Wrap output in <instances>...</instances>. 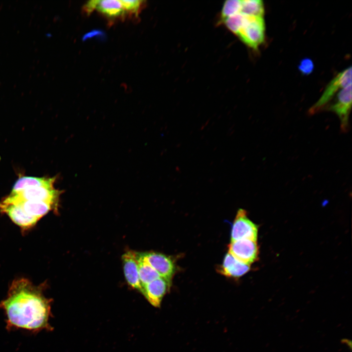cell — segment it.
<instances>
[{"instance_id":"ac0fdd59","label":"cell","mask_w":352,"mask_h":352,"mask_svg":"<svg viewBox=\"0 0 352 352\" xmlns=\"http://www.w3.org/2000/svg\"><path fill=\"white\" fill-rule=\"evenodd\" d=\"M298 69L303 74H309L314 69V64L311 59L304 58L301 61L298 66Z\"/></svg>"},{"instance_id":"ba28073f","label":"cell","mask_w":352,"mask_h":352,"mask_svg":"<svg viewBox=\"0 0 352 352\" xmlns=\"http://www.w3.org/2000/svg\"><path fill=\"white\" fill-rule=\"evenodd\" d=\"M228 248V253L234 258L248 265L256 261L258 257L257 241L243 239L231 242Z\"/></svg>"},{"instance_id":"e0dca14e","label":"cell","mask_w":352,"mask_h":352,"mask_svg":"<svg viewBox=\"0 0 352 352\" xmlns=\"http://www.w3.org/2000/svg\"><path fill=\"white\" fill-rule=\"evenodd\" d=\"M239 11L247 16L263 17L264 13V4L261 0H241Z\"/></svg>"},{"instance_id":"277c9868","label":"cell","mask_w":352,"mask_h":352,"mask_svg":"<svg viewBox=\"0 0 352 352\" xmlns=\"http://www.w3.org/2000/svg\"><path fill=\"white\" fill-rule=\"evenodd\" d=\"M83 10L88 15L96 11L111 21L130 19L123 0H90L84 5Z\"/></svg>"},{"instance_id":"6da1fadb","label":"cell","mask_w":352,"mask_h":352,"mask_svg":"<svg viewBox=\"0 0 352 352\" xmlns=\"http://www.w3.org/2000/svg\"><path fill=\"white\" fill-rule=\"evenodd\" d=\"M51 301L43 289L25 279L14 281L5 299L0 303L8 329H21L38 332L50 330Z\"/></svg>"},{"instance_id":"8fae6325","label":"cell","mask_w":352,"mask_h":352,"mask_svg":"<svg viewBox=\"0 0 352 352\" xmlns=\"http://www.w3.org/2000/svg\"><path fill=\"white\" fill-rule=\"evenodd\" d=\"M124 271L128 283L133 288L140 291V283L138 265V254L133 251H128L122 256Z\"/></svg>"},{"instance_id":"9c48e42d","label":"cell","mask_w":352,"mask_h":352,"mask_svg":"<svg viewBox=\"0 0 352 352\" xmlns=\"http://www.w3.org/2000/svg\"><path fill=\"white\" fill-rule=\"evenodd\" d=\"M141 254L160 277L171 283L175 272V266L171 258L163 254L154 252Z\"/></svg>"},{"instance_id":"9a60e30c","label":"cell","mask_w":352,"mask_h":352,"mask_svg":"<svg viewBox=\"0 0 352 352\" xmlns=\"http://www.w3.org/2000/svg\"><path fill=\"white\" fill-rule=\"evenodd\" d=\"M56 180L53 177H37L33 176H22L15 182L11 194L17 193L22 190L40 186L52 187Z\"/></svg>"},{"instance_id":"30bf717a","label":"cell","mask_w":352,"mask_h":352,"mask_svg":"<svg viewBox=\"0 0 352 352\" xmlns=\"http://www.w3.org/2000/svg\"><path fill=\"white\" fill-rule=\"evenodd\" d=\"M171 284L164 279L159 277L143 286L141 292L152 305L158 307Z\"/></svg>"},{"instance_id":"5b68a950","label":"cell","mask_w":352,"mask_h":352,"mask_svg":"<svg viewBox=\"0 0 352 352\" xmlns=\"http://www.w3.org/2000/svg\"><path fill=\"white\" fill-rule=\"evenodd\" d=\"M352 108V85L340 90L328 110L334 112L340 122V130L347 132L350 129L349 115Z\"/></svg>"},{"instance_id":"2e32d148","label":"cell","mask_w":352,"mask_h":352,"mask_svg":"<svg viewBox=\"0 0 352 352\" xmlns=\"http://www.w3.org/2000/svg\"><path fill=\"white\" fill-rule=\"evenodd\" d=\"M138 273L142 286L160 277L156 270L146 261L141 254H138Z\"/></svg>"},{"instance_id":"7a4b0ae2","label":"cell","mask_w":352,"mask_h":352,"mask_svg":"<svg viewBox=\"0 0 352 352\" xmlns=\"http://www.w3.org/2000/svg\"><path fill=\"white\" fill-rule=\"evenodd\" d=\"M240 13L241 15V22L235 35L247 46L257 50L265 39L264 21L263 17H252Z\"/></svg>"},{"instance_id":"5bb4252c","label":"cell","mask_w":352,"mask_h":352,"mask_svg":"<svg viewBox=\"0 0 352 352\" xmlns=\"http://www.w3.org/2000/svg\"><path fill=\"white\" fill-rule=\"evenodd\" d=\"M249 269L250 265L238 261L228 253L225 255L219 271L226 276L239 277L247 273Z\"/></svg>"},{"instance_id":"3957f363","label":"cell","mask_w":352,"mask_h":352,"mask_svg":"<svg viewBox=\"0 0 352 352\" xmlns=\"http://www.w3.org/2000/svg\"><path fill=\"white\" fill-rule=\"evenodd\" d=\"M352 85V67L347 68L337 74L328 84L318 100L308 111L309 115L317 113L327 106L337 92Z\"/></svg>"},{"instance_id":"7c38bea8","label":"cell","mask_w":352,"mask_h":352,"mask_svg":"<svg viewBox=\"0 0 352 352\" xmlns=\"http://www.w3.org/2000/svg\"><path fill=\"white\" fill-rule=\"evenodd\" d=\"M0 210L6 213L16 224L23 228H28L34 226L39 220L30 216L18 204L0 202Z\"/></svg>"},{"instance_id":"8992f818","label":"cell","mask_w":352,"mask_h":352,"mask_svg":"<svg viewBox=\"0 0 352 352\" xmlns=\"http://www.w3.org/2000/svg\"><path fill=\"white\" fill-rule=\"evenodd\" d=\"M61 193V191L55 189L54 186H40L25 189L11 194L9 196L20 200L43 201L56 208Z\"/></svg>"},{"instance_id":"4fadbf2b","label":"cell","mask_w":352,"mask_h":352,"mask_svg":"<svg viewBox=\"0 0 352 352\" xmlns=\"http://www.w3.org/2000/svg\"><path fill=\"white\" fill-rule=\"evenodd\" d=\"M2 201L18 204L30 216L40 219L46 215L53 206L47 202L39 201L24 200L14 198L9 196ZM54 208V207H53Z\"/></svg>"},{"instance_id":"52a82bcc","label":"cell","mask_w":352,"mask_h":352,"mask_svg":"<svg viewBox=\"0 0 352 352\" xmlns=\"http://www.w3.org/2000/svg\"><path fill=\"white\" fill-rule=\"evenodd\" d=\"M258 232V226L247 218L246 211L240 209L233 224L231 242L243 239L257 241Z\"/></svg>"}]
</instances>
